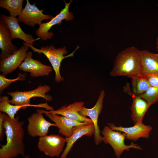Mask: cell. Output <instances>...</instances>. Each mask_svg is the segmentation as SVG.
<instances>
[{
    "mask_svg": "<svg viewBox=\"0 0 158 158\" xmlns=\"http://www.w3.org/2000/svg\"><path fill=\"white\" fill-rule=\"evenodd\" d=\"M24 123L19 121L18 116L12 119L5 113L3 126L6 142L0 149V158H14L19 155L25 156Z\"/></svg>",
    "mask_w": 158,
    "mask_h": 158,
    "instance_id": "6da1fadb",
    "label": "cell"
},
{
    "mask_svg": "<svg viewBox=\"0 0 158 158\" xmlns=\"http://www.w3.org/2000/svg\"><path fill=\"white\" fill-rule=\"evenodd\" d=\"M140 50L132 46L118 53L109 74L111 77L126 76L132 78L141 76Z\"/></svg>",
    "mask_w": 158,
    "mask_h": 158,
    "instance_id": "7a4b0ae2",
    "label": "cell"
},
{
    "mask_svg": "<svg viewBox=\"0 0 158 158\" xmlns=\"http://www.w3.org/2000/svg\"><path fill=\"white\" fill-rule=\"evenodd\" d=\"M51 89L50 87L47 85H40L36 89L30 91H16L8 92L7 94L12 97L11 99L9 100L10 103L11 104L42 108L47 110L50 111L54 110V109L47 102L37 104H31L30 103V100L33 97H40L43 98L47 102L51 101L53 99L52 96L46 94Z\"/></svg>",
    "mask_w": 158,
    "mask_h": 158,
    "instance_id": "3957f363",
    "label": "cell"
},
{
    "mask_svg": "<svg viewBox=\"0 0 158 158\" xmlns=\"http://www.w3.org/2000/svg\"><path fill=\"white\" fill-rule=\"evenodd\" d=\"M23 44L29 46L35 52H37L40 54H43L46 56L55 72V80L57 83L63 82L64 80V78L61 76L60 73V68L62 61L65 58L73 56L75 52L79 47L77 46L72 53L67 56H64L68 52L65 46L56 49L54 46L50 45L49 46L41 47L40 49H38L25 42H23Z\"/></svg>",
    "mask_w": 158,
    "mask_h": 158,
    "instance_id": "277c9868",
    "label": "cell"
},
{
    "mask_svg": "<svg viewBox=\"0 0 158 158\" xmlns=\"http://www.w3.org/2000/svg\"><path fill=\"white\" fill-rule=\"evenodd\" d=\"M101 133L103 135V141L106 144H109L113 148L117 158H120L124 150L128 151L130 148L138 150L142 149L137 144L132 143L129 145H126L124 142L126 139L125 133L112 129L109 126H105Z\"/></svg>",
    "mask_w": 158,
    "mask_h": 158,
    "instance_id": "5b68a950",
    "label": "cell"
},
{
    "mask_svg": "<svg viewBox=\"0 0 158 158\" xmlns=\"http://www.w3.org/2000/svg\"><path fill=\"white\" fill-rule=\"evenodd\" d=\"M66 142V138L59 135H46L40 137L37 147L39 150L47 156L58 157L63 151Z\"/></svg>",
    "mask_w": 158,
    "mask_h": 158,
    "instance_id": "8992f818",
    "label": "cell"
},
{
    "mask_svg": "<svg viewBox=\"0 0 158 158\" xmlns=\"http://www.w3.org/2000/svg\"><path fill=\"white\" fill-rule=\"evenodd\" d=\"M65 4L64 7L60 11L59 13L50 20L47 23L41 24L39 28L35 31L37 36L42 40H46L48 39H51L54 35L52 32H49L51 28L56 25H60L62 20H72L74 17L73 13L70 12L69 8L72 0L68 3H66L63 0Z\"/></svg>",
    "mask_w": 158,
    "mask_h": 158,
    "instance_id": "52a82bcc",
    "label": "cell"
},
{
    "mask_svg": "<svg viewBox=\"0 0 158 158\" xmlns=\"http://www.w3.org/2000/svg\"><path fill=\"white\" fill-rule=\"evenodd\" d=\"M43 114L42 109H37L36 112L28 117L27 130L29 136L32 137L44 136L48 134L50 127H57L55 123L47 121L44 118Z\"/></svg>",
    "mask_w": 158,
    "mask_h": 158,
    "instance_id": "ba28073f",
    "label": "cell"
},
{
    "mask_svg": "<svg viewBox=\"0 0 158 158\" xmlns=\"http://www.w3.org/2000/svg\"><path fill=\"white\" fill-rule=\"evenodd\" d=\"M26 1L25 7L17 18L19 22L33 27L36 24L39 26L43 20H51L54 18L52 15L44 14L43 13L44 9L40 10L35 6V3L31 4L28 0Z\"/></svg>",
    "mask_w": 158,
    "mask_h": 158,
    "instance_id": "9c48e42d",
    "label": "cell"
},
{
    "mask_svg": "<svg viewBox=\"0 0 158 158\" xmlns=\"http://www.w3.org/2000/svg\"><path fill=\"white\" fill-rule=\"evenodd\" d=\"M105 93L104 90L100 92L96 103L94 107L88 109L83 106L79 112L81 116L86 117L89 116L95 126L94 142L96 145H98L103 141V137L100 135V131L98 126V118L102 111Z\"/></svg>",
    "mask_w": 158,
    "mask_h": 158,
    "instance_id": "30bf717a",
    "label": "cell"
},
{
    "mask_svg": "<svg viewBox=\"0 0 158 158\" xmlns=\"http://www.w3.org/2000/svg\"><path fill=\"white\" fill-rule=\"evenodd\" d=\"M107 124L113 130L125 133L126 139L134 141H137L141 138L148 139L152 129L150 125L144 124L142 121H139L135 124L134 126L128 127L121 126H117L112 123H108Z\"/></svg>",
    "mask_w": 158,
    "mask_h": 158,
    "instance_id": "8fae6325",
    "label": "cell"
},
{
    "mask_svg": "<svg viewBox=\"0 0 158 158\" xmlns=\"http://www.w3.org/2000/svg\"><path fill=\"white\" fill-rule=\"evenodd\" d=\"M32 56L31 51L27 52L25 58L18 67L19 69L30 73V76L32 78L49 75L53 70L52 67L33 59Z\"/></svg>",
    "mask_w": 158,
    "mask_h": 158,
    "instance_id": "7c38bea8",
    "label": "cell"
},
{
    "mask_svg": "<svg viewBox=\"0 0 158 158\" xmlns=\"http://www.w3.org/2000/svg\"><path fill=\"white\" fill-rule=\"evenodd\" d=\"M20 48L8 57L0 61L1 75L5 77L19 67L26 58L27 51L30 48L23 44Z\"/></svg>",
    "mask_w": 158,
    "mask_h": 158,
    "instance_id": "4fadbf2b",
    "label": "cell"
},
{
    "mask_svg": "<svg viewBox=\"0 0 158 158\" xmlns=\"http://www.w3.org/2000/svg\"><path fill=\"white\" fill-rule=\"evenodd\" d=\"M42 111L43 113L56 125V127L59 129V133L66 138L70 137L71 135L74 126L90 123L87 122H81L73 121L59 114L49 113L47 111L43 109Z\"/></svg>",
    "mask_w": 158,
    "mask_h": 158,
    "instance_id": "5bb4252c",
    "label": "cell"
},
{
    "mask_svg": "<svg viewBox=\"0 0 158 158\" xmlns=\"http://www.w3.org/2000/svg\"><path fill=\"white\" fill-rule=\"evenodd\" d=\"M0 16V18L6 24L9 29L11 40L16 38L20 39L25 42L33 46L34 42L40 39L38 38L35 39L30 33H25L20 26L16 18L7 16L2 13L1 14Z\"/></svg>",
    "mask_w": 158,
    "mask_h": 158,
    "instance_id": "9a60e30c",
    "label": "cell"
},
{
    "mask_svg": "<svg viewBox=\"0 0 158 158\" xmlns=\"http://www.w3.org/2000/svg\"><path fill=\"white\" fill-rule=\"evenodd\" d=\"M84 104L83 102H75L68 105L63 106L57 110L47 111L52 114L61 115L73 121L92 123L90 119L83 116L79 113Z\"/></svg>",
    "mask_w": 158,
    "mask_h": 158,
    "instance_id": "2e32d148",
    "label": "cell"
},
{
    "mask_svg": "<svg viewBox=\"0 0 158 158\" xmlns=\"http://www.w3.org/2000/svg\"><path fill=\"white\" fill-rule=\"evenodd\" d=\"M95 133V128L93 123L74 126L73 128L71 135L66 138V146L60 158H66L68 153L71 151L73 144L82 136H91Z\"/></svg>",
    "mask_w": 158,
    "mask_h": 158,
    "instance_id": "e0dca14e",
    "label": "cell"
},
{
    "mask_svg": "<svg viewBox=\"0 0 158 158\" xmlns=\"http://www.w3.org/2000/svg\"><path fill=\"white\" fill-rule=\"evenodd\" d=\"M141 57V75L146 77L158 75V54L147 50H140Z\"/></svg>",
    "mask_w": 158,
    "mask_h": 158,
    "instance_id": "ac0fdd59",
    "label": "cell"
},
{
    "mask_svg": "<svg viewBox=\"0 0 158 158\" xmlns=\"http://www.w3.org/2000/svg\"><path fill=\"white\" fill-rule=\"evenodd\" d=\"M11 33L7 25L0 18V48L1 52L0 60L5 59L18 50L16 46L11 41Z\"/></svg>",
    "mask_w": 158,
    "mask_h": 158,
    "instance_id": "d6986e66",
    "label": "cell"
},
{
    "mask_svg": "<svg viewBox=\"0 0 158 158\" xmlns=\"http://www.w3.org/2000/svg\"><path fill=\"white\" fill-rule=\"evenodd\" d=\"M133 102L131 107V118L134 124L142 121L143 117L150 107L148 103L139 96L132 94Z\"/></svg>",
    "mask_w": 158,
    "mask_h": 158,
    "instance_id": "ffe728a7",
    "label": "cell"
},
{
    "mask_svg": "<svg viewBox=\"0 0 158 158\" xmlns=\"http://www.w3.org/2000/svg\"><path fill=\"white\" fill-rule=\"evenodd\" d=\"M9 97L6 96L0 97V111L5 113L12 119H14L15 116L20 109H26L27 106L12 105L9 102Z\"/></svg>",
    "mask_w": 158,
    "mask_h": 158,
    "instance_id": "44dd1931",
    "label": "cell"
},
{
    "mask_svg": "<svg viewBox=\"0 0 158 158\" xmlns=\"http://www.w3.org/2000/svg\"><path fill=\"white\" fill-rule=\"evenodd\" d=\"M23 0H0V7L7 9L10 16L16 18L21 13Z\"/></svg>",
    "mask_w": 158,
    "mask_h": 158,
    "instance_id": "7402d4cb",
    "label": "cell"
},
{
    "mask_svg": "<svg viewBox=\"0 0 158 158\" xmlns=\"http://www.w3.org/2000/svg\"><path fill=\"white\" fill-rule=\"evenodd\" d=\"M133 94L139 96L150 87L146 77L140 76L131 79Z\"/></svg>",
    "mask_w": 158,
    "mask_h": 158,
    "instance_id": "603a6c76",
    "label": "cell"
},
{
    "mask_svg": "<svg viewBox=\"0 0 158 158\" xmlns=\"http://www.w3.org/2000/svg\"><path fill=\"white\" fill-rule=\"evenodd\" d=\"M139 96L146 101L150 107L158 102V87H150L145 92Z\"/></svg>",
    "mask_w": 158,
    "mask_h": 158,
    "instance_id": "cb8c5ba5",
    "label": "cell"
},
{
    "mask_svg": "<svg viewBox=\"0 0 158 158\" xmlns=\"http://www.w3.org/2000/svg\"><path fill=\"white\" fill-rule=\"evenodd\" d=\"M26 75L19 73L17 77L14 79H8L0 75V93L2 94L4 90L7 88L12 83L18 81H23L26 79Z\"/></svg>",
    "mask_w": 158,
    "mask_h": 158,
    "instance_id": "d4e9b609",
    "label": "cell"
},
{
    "mask_svg": "<svg viewBox=\"0 0 158 158\" xmlns=\"http://www.w3.org/2000/svg\"><path fill=\"white\" fill-rule=\"evenodd\" d=\"M150 87H158V75H151L146 77Z\"/></svg>",
    "mask_w": 158,
    "mask_h": 158,
    "instance_id": "484cf974",
    "label": "cell"
},
{
    "mask_svg": "<svg viewBox=\"0 0 158 158\" xmlns=\"http://www.w3.org/2000/svg\"><path fill=\"white\" fill-rule=\"evenodd\" d=\"M5 113L0 112V140H3L4 134L5 133V130L3 126V123Z\"/></svg>",
    "mask_w": 158,
    "mask_h": 158,
    "instance_id": "4316f807",
    "label": "cell"
},
{
    "mask_svg": "<svg viewBox=\"0 0 158 158\" xmlns=\"http://www.w3.org/2000/svg\"><path fill=\"white\" fill-rule=\"evenodd\" d=\"M156 48L157 51H158V35L157 37L156 40Z\"/></svg>",
    "mask_w": 158,
    "mask_h": 158,
    "instance_id": "83f0119b",
    "label": "cell"
},
{
    "mask_svg": "<svg viewBox=\"0 0 158 158\" xmlns=\"http://www.w3.org/2000/svg\"><path fill=\"white\" fill-rule=\"evenodd\" d=\"M25 158H29V156L28 155L25 156Z\"/></svg>",
    "mask_w": 158,
    "mask_h": 158,
    "instance_id": "f1b7e54d",
    "label": "cell"
},
{
    "mask_svg": "<svg viewBox=\"0 0 158 158\" xmlns=\"http://www.w3.org/2000/svg\"><path fill=\"white\" fill-rule=\"evenodd\" d=\"M157 6H158V4H157Z\"/></svg>",
    "mask_w": 158,
    "mask_h": 158,
    "instance_id": "f546056e",
    "label": "cell"
}]
</instances>
